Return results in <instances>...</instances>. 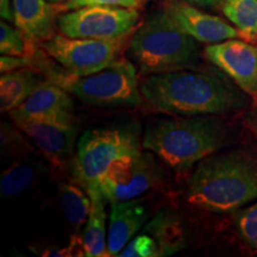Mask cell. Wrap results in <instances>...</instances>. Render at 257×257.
<instances>
[{
  "label": "cell",
  "mask_w": 257,
  "mask_h": 257,
  "mask_svg": "<svg viewBox=\"0 0 257 257\" xmlns=\"http://www.w3.org/2000/svg\"><path fill=\"white\" fill-rule=\"evenodd\" d=\"M140 89L152 110L182 117L231 113L248 104V94L233 81L218 73L194 69L146 75Z\"/></svg>",
  "instance_id": "1"
},
{
  "label": "cell",
  "mask_w": 257,
  "mask_h": 257,
  "mask_svg": "<svg viewBox=\"0 0 257 257\" xmlns=\"http://www.w3.org/2000/svg\"><path fill=\"white\" fill-rule=\"evenodd\" d=\"M186 200L211 212H231L257 200V155L248 150L214 153L197 165Z\"/></svg>",
  "instance_id": "2"
},
{
  "label": "cell",
  "mask_w": 257,
  "mask_h": 257,
  "mask_svg": "<svg viewBox=\"0 0 257 257\" xmlns=\"http://www.w3.org/2000/svg\"><path fill=\"white\" fill-rule=\"evenodd\" d=\"M212 114L155 119L147 125L142 148L152 152L179 174L188 173L227 142L224 125Z\"/></svg>",
  "instance_id": "3"
},
{
  "label": "cell",
  "mask_w": 257,
  "mask_h": 257,
  "mask_svg": "<svg viewBox=\"0 0 257 257\" xmlns=\"http://www.w3.org/2000/svg\"><path fill=\"white\" fill-rule=\"evenodd\" d=\"M127 53L144 76L195 69L200 63L198 41L179 30L162 10L136 28Z\"/></svg>",
  "instance_id": "4"
},
{
  "label": "cell",
  "mask_w": 257,
  "mask_h": 257,
  "mask_svg": "<svg viewBox=\"0 0 257 257\" xmlns=\"http://www.w3.org/2000/svg\"><path fill=\"white\" fill-rule=\"evenodd\" d=\"M136 124L87 130L80 137L72 163L73 179L91 197L100 193V181L114 161L141 150Z\"/></svg>",
  "instance_id": "5"
},
{
  "label": "cell",
  "mask_w": 257,
  "mask_h": 257,
  "mask_svg": "<svg viewBox=\"0 0 257 257\" xmlns=\"http://www.w3.org/2000/svg\"><path fill=\"white\" fill-rule=\"evenodd\" d=\"M83 104L95 107H121L142 104L137 69L121 59L108 68L87 76H67L57 83Z\"/></svg>",
  "instance_id": "6"
},
{
  "label": "cell",
  "mask_w": 257,
  "mask_h": 257,
  "mask_svg": "<svg viewBox=\"0 0 257 257\" xmlns=\"http://www.w3.org/2000/svg\"><path fill=\"white\" fill-rule=\"evenodd\" d=\"M131 36L119 40L72 38L55 35L41 44L42 49L73 78L87 76L113 66L123 57Z\"/></svg>",
  "instance_id": "7"
},
{
  "label": "cell",
  "mask_w": 257,
  "mask_h": 257,
  "mask_svg": "<svg viewBox=\"0 0 257 257\" xmlns=\"http://www.w3.org/2000/svg\"><path fill=\"white\" fill-rule=\"evenodd\" d=\"M140 17L137 9L85 6L57 16V29L72 38L119 40L133 35Z\"/></svg>",
  "instance_id": "8"
},
{
  "label": "cell",
  "mask_w": 257,
  "mask_h": 257,
  "mask_svg": "<svg viewBox=\"0 0 257 257\" xmlns=\"http://www.w3.org/2000/svg\"><path fill=\"white\" fill-rule=\"evenodd\" d=\"M162 179L163 169L154 154L138 150L114 161L102 176L99 189L104 200L112 204L141 197L157 187Z\"/></svg>",
  "instance_id": "9"
},
{
  "label": "cell",
  "mask_w": 257,
  "mask_h": 257,
  "mask_svg": "<svg viewBox=\"0 0 257 257\" xmlns=\"http://www.w3.org/2000/svg\"><path fill=\"white\" fill-rule=\"evenodd\" d=\"M205 57L257 101V44L231 38L205 48Z\"/></svg>",
  "instance_id": "10"
},
{
  "label": "cell",
  "mask_w": 257,
  "mask_h": 257,
  "mask_svg": "<svg viewBox=\"0 0 257 257\" xmlns=\"http://www.w3.org/2000/svg\"><path fill=\"white\" fill-rule=\"evenodd\" d=\"M162 11L179 30L199 43L214 44L239 37L237 29L223 18L202 12L186 0H166Z\"/></svg>",
  "instance_id": "11"
},
{
  "label": "cell",
  "mask_w": 257,
  "mask_h": 257,
  "mask_svg": "<svg viewBox=\"0 0 257 257\" xmlns=\"http://www.w3.org/2000/svg\"><path fill=\"white\" fill-rule=\"evenodd\" d=\"M15 124L53 166L62 167L69 160L78 136L75 124L46 119H24L15 121Z\"/></svg>",
  "instance_id": "12"
},
{
  "label": "cell",
  "mask_w": 257,
  "mask_h": 257,
  "mask_svg": "<svg viewBox=\"0 0 257 257\" xmlns=\"http://www.w3.org/2000/svg\"><path fill=\"white\" fill-rule=\"evenodd\" d=\"M73 100L60 85L51 80L42 82L28 100L10 112L14 121L24 119H46L66 124H75Z\"/></svg>",
  "instance_id": "13"
},
{
  "label": "cell",
  "mask_w": 257,
  "mask_h": 257,
  "mask_svg": "<svg viewBox=\"0 0 257 257\" xmlns=\"http://www.w3.org/2000/svg\"><path fill=\"white\" fill-rule=\"evenodd\" d=\"M14 23L35 47L56 35L55 4L48 0H12Z\"/></svg>",
  "instance_id": "14"
},
{
  "label": "cell",
  "mask_w": 257,
  "mask_h": 257,
  "mask_svg": "<svg viewBox=\"0 0 257 257\" xmlns=\"http://www.w3.org/2000/svg\"><path fill=\"white\" fill-rule=\"evenodd\" d=\"M107 232V251L110 256H119L124 246L149 218L146 205L138 199L112 202Z\"/></svg>",
  "instance_id": "15"
},
{
  "label": "cell",
  "mask_w": 257,
  "mask_h": 257,
  "mask_svg": "<svg viewBox=\"0 0 257 257\" xmlns=\"http://www.w3.org/2000/svg\"><path fill=\"white\" fill-rule=\"evenodd\" d=\"M40 70L21 68L3 73L0 78V111L12 112L28 100V98L46 80L40 76Z\"/></svg>",
  "instance_id": "16"
},
{
  "label": "cell",
  "mask_w": 257,
  "mask_h": 257,
  "mask_svg": "<svg viewBox=\"0 0 257 257\" xmlns=\"http://www.w3.org/2000/svg\"><path fill=\"white\" fill-rule=\"evenodd\" d=\"M144 233L152 236L160 250L161 256H170L181 251L186 246V231L180 218L174 212L161 210L146 224Z\"/></svg>",
  "instance_id": "17"
},
{
  "label": "cell",
  "mask_w": 257,
  "mask_h": 257,
  "mask_svg": "<svg viewBox=\"0 0 257 257\" xmlns=\"http://www.w3.org/2000/svg\"><path fill=\"white\" fill-rule=\"evenodd\" d=\"M92 207L83 229L82 240L87 257L110 256L107 251L105 200L101 193L91 195Z\"/></svg>",
  "instance_id": "18"
},
{
  "label": "cell",
  "mask_w": 257,
  "mask_h": 257,
  "mask_svg": "<svg viewBox=\"0 0 257 257\" xmlns=\"http://www.w3.org/2000/svg\"><path fill=\"white\" fill-rule=\"evenodd\" d=\"M42 165L38 161L22 159L12 163L0 176V192L3 197L14 198L32 187L41 175Z\"/></svg>",
  "instance_id": "19"
},
{
  "label": "cell",
  "mask_w": 257,
  "mask_h": 257,
  "mask_svg": "<svg viewBox=\"0 0 257 257\" xmlns=\"http://www.w3.org/2000/svg\"><path fill=\"white\" fill-rule=\"evenodd\" d=\"M221 10L242 40L257 43V0H224Z\"/></svg>",
  "instance_id": "20"
},
{
  "label": "cell",
  "mask_w": 257,
  "mask_h": 257,
  "mask_svg": "<svg viewBox=\"0 0 257 257\" xmlns=\"http://www.w3.org/2000/svg\"><path fill=\"white\" fill-rule=\"evenodd\" d=\"M60 205L68 223L79 230L87 221L91 212V198L82 187L62 182L59 187Z\"/></svg>",
  "instance_id": "21"
},
{
  "label": "cell",
  "mask_w": 257,
  "mask_h": 257,
  "mask_svg": "<svg viewBox=\"0 0 257 257\" xmlns=\"http://www.w3.org/2000/svg\"><path fill=\"white\" fill-rule=\"evenodd\" d=\"M0 53L10 56H34L37 49L17 27L14 28L3 19L0 23Z\"/></svg>",
  "instance_id": "22"
},
{
  "label": "cell",
  "mask_w": 257,
  "mask_h": 257,
  "mask_svg": "<svg viewBox=\"0 0 257 257\" xmlns=\"http://www.w3.org/2000/svg\"><path fill=\"white\" fill-rule=\"evenodd\" d=\"M236 226L245 244L257 251V201L237 210Z\"/></svg>",
  "instance_id": "23"
},
{
  "label": "cell",
  "mask_w": 257,
  "mask_h": 257,
  "mask_svg": "<svg viewBox=\"0 0 257 257\" xmlns=\"http://www.w3.org/2000/svg\"><path fill=\"white\" fill-rule=\"evenodd\" d=\"M22 133L23 131L18 126L15 127L9 123L2 121V149L14 155L34 153V149L22 136Z\"/></svg>",
  "instance_id": "24"
},
{
  "label": "cell",
  "mask_w": 257,
  "mask_h": 257,
  "mask_svg": "<svg viewBox=\"0 0 257 257\" xmlns=\"http://www.w3.org/2000/svg\"><path fill=\"white\" fill-rule=\"evenodd\" d=\"M147 0H66L61 4H55L57 12L62 14L85 6H118L127 9H142Z\"/></svg>",
  "instance_id": "25"
},
{
  "label": "cell",
  "mask_w": 257,
  "mask_h": 257,
  "mask_svg": "<svg viewBox=\"0 0 257 257\" xmlns=\"http://www.w3.org/2000/svg\"><path fill=\"white\" fill-rule=\"evenodd\" d=\"M120 257H160L159 246L152 236L142 233L128 242L119 253Z\"/></svg>",
  "instance_id": "26"
},
{
  "label": "cell",
  "mask_w": 257,
  "mask_h": 257,
  "mask_svg": "<svg viewBox=\"0 0 257 257\" xmlns=\"http://www.w3.org/2000/svg\"><path fill=\"white\" fill-rule=\"evenodd\" d=\"M0 16L8 22H14V12H12L11 0H0Z\"/></svg>",
  "instance_id": "27"
},
{
  "label": "cell",
  "mask_w": 257,
  "mask_h": 257,
  "mask_svg": "<svg viewBox=\"0 0 257 257\" xmlns=\"http://www.w3.org/2000/svg\"><path fill=\"white\" fill-rule=\"evenodd\" d=\"M189 4L199 6H206V8H214V6L221 5L224 0H186Z\"/></svg>",
  "instance_id": "28"
},
{
  "label": "cell",
  "mask_w": 257,
  "mask_h": 257,
  "mask_svg": "<svg viewBox=\"0 0 257 257\" xmlns=\"http://www.w3.org/2000/svg\"><path fill=\"white\" fill-rule=\"evenodd\" d=\"M248 119H249L250 126L252 127V130H256L257 131V111L251 112V114L249 115Z\"/></svg>",
  "instance_id": "29"
},
{
  "label": "cell",
  "mask_w": 257,
  "mask_h": 257,
  "mask_svg": "<svg viewBox=\"0 0 257 257\" xmlns=\"http://www.w3.org/2000/svg\"><path fill=\"white\" fill-rule=\"evenodd\" d=\"M48 2L53 3V4H61V3L66 2V0H48Z\"/></svg>",
  "instance_id": "30"
}]
</instances>
